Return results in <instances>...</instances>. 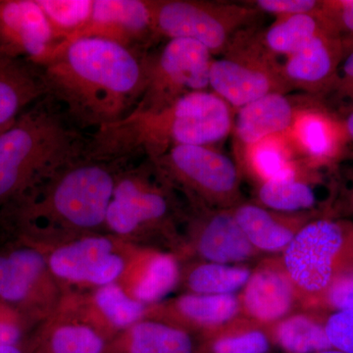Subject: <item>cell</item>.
<instances>
[{
	"label": "cell",
	"instance_id": "cell-1",
	"mask_svg": "<svg viewBox=\"0 0 353 353\" xmlns=\"http://www.w3.org/2000/svg\"><path fill=\"white\" fill-rule=\"evenodd\" d=\"M148 53L106 39L55 46L39 66L48 95L80 128L117 122L136 108L145 85Z\"/></svg>",
	"mask_w": 353,
	"mask_h": 353
},
{
	"label": "cell",
	"instance_id": "cell-2",
	"mask_svg": "<svg viewBox=\"0 0 353 353\" xmlns=\"http://www.w3.org/2000/svg\"><path fill=\"white\" fill-rule=\"evenodd\" d=\"M234 110L211 90L194 92L158 111H132L94 130L88 157L122 161L145 154L150 161L180 145H214L233 131Z\"/></svg>",
	"mask_w": 353,
	"mask_h": 353
},
{
	"label": "cell",
	"instance_id": "cell-3",
	"mask_svg": "<svg viewBox=\"0 0 353 353\" xmlns=\"http://www.w3.org/2000/svg\"><path fill=\"white\" fill-rule=\"evenodd\" d=\"M85 138L46 95L0 132V208L17 206L60 170L87 154Z\"/></svg>",
	"mask_w": 353,
	"mask_h": 353
},
{
	"label": "cell",
	"instance_id": "cell-4",
	"mask_svg": "<svg viewBox=\"0 0 353 353\" xmlns=\"http://www.w3.org/2000/svg\"><path fill=\"white\" fill-rule=\"evenodd\" d=\"M352 246L353 224L347 221L315 216L297 232L281 259L301 309L322 311L327 292Z\"/></svg>",
	"mask_w": 353,
	"mask_h": 353
},
{
	"label": "cell",
	"instance_id": "cell-5",
	"mask_svg": "<svg viewBox=\"0 0 353 353\" xmlns=\"http://www.w3.org/2000/svg\"><path fill=\"white\" fill-rule=\"evenodd\" d=\"M209 87L234 112L266 95L292 90L283 64L265 48L261 32L252 27L239 32L220 57L212 60Z\"/></svg>",
	"mask_w": 353,
	"mask_h": 353
},
{
	"label": "cell",
	"instance_id": "cell-6",
	"mask_svg": "<svg viewBox=\"0 0 353 353\" xmlns=\"http://www.w3.org/2000/svg\"><path fill=\"white\" fill-rule=\"evenodd\" d=\"M108 163L85 154L51 176L44 201L26 202L16 208L28 217L48 210L76 227L99 226L105 223L117 182Z\"/></svg>",
	"mask_w": 353,
	"mask_h": 353
},
{
	"label": "cell",
	"instance_id": "cell-7",
	"mask_svg": "<svg viewBox=\"0 0 353 353\" xmlns=\"http://www.w3.org/2000/svg\"><path fill=\"white\" fill-rule=\"evenodd\" d=\"M157 38L196 41L221 55L241 30L252 27L259 11L248 4L208 0H152Z\"/></svg>",
	"mask_w": 353,
	"mask_h": 353
},
{
	"label": "cell",
	"instance_id": "cell-8",
	"mask_svg": "<svg viewBox=\"0 0 353 353\" xmlns=\"http://www.w3.org/2000/svg\"><path fill=\"white\" fill-rule=\"evenodd\" d=\"M213 58L196 41L169 39L157 53L146 54L145 85L132 111H158L194 92H206Z\"/></svg>",
	"mask_w": 353,
	"mask_h": 353
},
{
	"label": "cell",
	"instance_id": "cell-9",
	"mask_svg": "<svg viewBox=\"0 0 353 353\" xmlns=\"http://www.w3.org/2000/svg\"><path fill=\"white\" fill-rule=\"evenodd\" d=\"M152 162L209 208L232 209L243 202L240 166L214 145L176 146Z\"/></svg>",
	"mask_w": 353,
	"mask_h": 353
},
{
	"label": "cell",
	"instance_id": "cell-10",
	"mask_svg": "<svg viewBox=\"0 0 353 353\" xmlns=\"http://www.w3.org/2000/svg\"><path fill=\"white\" fill-rule=\"evenodd\" d=\"M241 315L269 329L301 310V304L281 256L267 257L252 269L240 296Z\"/></svg>",
	"mask_w": 353,
	"mask_h": 353
},
{
	"label": "cell",
	"instance_id": "cell-11",
	"mask_svg": "<svg viewBox=\"0 0 353 353\" xmlns=\"http://www.w3.org/2000/svg\"><path fill=\"white\" fill-rule=\"evenodd\" d=\"M83 38L106 39L145 52L143 48L157 39L152 0H94L88 24L61 43Z\"/></svg>",
	"mask_w": 353,
	"mask_h": 353
},
{
	"label": "cell",
	"instance_id": "cell-12",
	"mask_svg": "<svg viewBox=\"0 0 353 353\" xmlns=\"http://www.w3.org/2000/svg\"><path fill=\"white\" fill-rule=\"evenodd\" d=\"M285 136L301 161L315 169L338 161L348 145L343 119L318 101L301 111Z\"/></svg>",
	"mask_w": 353,
	"mask_h": 353
},
{
	"label": "cell",
	"instance_id": "cell-13",
	"mask_svg": "<svg viewBox=\"0 0 353 353\" xmlns=\"http://www.w3.org/2000/svg\"><path fill=\"white\" fill-rule=\"evenodd\" d=\"M54 48L37 0H0V54L39 64Z\"/></svg>",
	"mask_w": 353,
	"mask_h": 353
},
{
	"label": "cell",
	"instance_id": "cell-14",
	"mask_svg": "<svg viewBox=\"0 0 353 353\" xmlns=\"http://www.w3.org/2000/svg\"><path fill=\"white\" fill-rule=\"evenodd\" d=\"M343 57L341 39L333 30H326L287 57L283 64L285 80L292 90L324 99L333 87Z\"/></svg>",
	"mask_w": 353,
	"mask_h": 353
},
{
	"label": "cell",
	"instance_id": "cell-15",
	"mask_svg": "<svg viewBox=\"0 0 353 353\" xmlns=\"http://www.w3.org/2000/svg\"><path fill=\"white\" fill-rule=\"evenodd\" d=\"M53 274L74 282L105 285L119 278L125 263L108 239L92 236L62 246L51 254Z\"/></svg>",
	"mask_w": 353,
	"mask_h": 353
},
{
	"label": "cell",
	"instance_id": "cell-16",
	"mask_svg": "<svg viewBox=\"0 0 353 353\" xmlns=\"http://www.w3.org/2000/svg\"><path fill=\"white\" fill-rule=\"evenodd\" d=\"M312 101H299L288 94H271L236 111L233 132L238 161L250 146L274 136L287 134L301 111Z\"/></svg>",
	"mask_w": 353,
	"mask_h": 353
},
{
	"label": "cell",
	"instance_id": "cell-17",
	"mask_svg": "<svg viewBox=\"0 0 353 353\" xmlns=\"http://www.w3.org/2000/svg\"><path fill=\"white\" fill-rule=\"evenodd\" d=\"M168 210L164 194L139 176L128 175L116 182L105 223L115 233L128 234L143 224L161 220Z\"/></svg>",
	"mask_w": 353,
	"mask_h": 353
},
{
	"label": "cell",
	"instance_id": "cell-18",
	"mask_svg": "<svg viewBox=\"0 0 353 353\" xmlns=\"http://www.w3.org/2000/svg\"><path fill=\"white\" fill-rule=\"evenodd\" d=\"M196 250L205 261L229 265H245L261 254L243 234L232 209H209L199 227Z\"/></svg>",
	"mask_w": 353,
	"mask_h": 353
},
{
	"label": "cell",
	"instance_id": "cell-19",
	"mask_svg": "<svg viewBox=\"0 0 353 353\" xmlns=\"http://www.w3.org/2000/svg\"><path fill=\"white\" fill-rule=\"evenodd\" d=\"M236 222L257 252L282 253L305 223L316 213L287 214L259 203L241 202L232 208Z\"/></svg>",
	"mask_w": 353,
	"mask_h": 353
},
{
	"label": "cell",
	"instance_id": "cell-20",
	"mask_svg": "<svg viewBox=\"0 0 353 353\" xmlns=\"http://www.w3.org/2000/svg\"><path fill=\"white\" fill-rule=\"evenodd\" d=\"M48 95L38 64L0 54V127L14 121Z\"/></svg>",
	"mask_w": 353,
	"mask_h": 353
},
{
	"label": "cell",
	"instance_id": "cell-21",
	"mask_svg": "<svg viewBox=\"0 0 353 353\" xmlns=\"http://www.w3.org/2000/svg\"><path fill=\"white\" fill-rule=\"evenodd\" d=\"M317 170L301 160L296 170L290 175L259 183V204L287 214L316 213L319 202L315 189Z\"/></svg>",
	"mask_w": 353,
	"mask_h": 353
},
{
	"label": "cell",
	"instance_id": "cell-22",
	"mask_svg": "<svg viewBox=\"0 0 353 353\" xmlns=\"http://www.w3.org/2000/svg\"><path fill=\"white\" fill-rule=\"evenodd\" d=\"M44 267L43 255L32 248L0 252V299L12 307H27L36 296Z\"/></svg>",
	"mask_w": 353,
	"mask_h": 353
},
{
	"label": "cell",
	"instance_id": "cell-23",
	"mask_svg": "<svg viewBox=\"0 0 353 353\" xmlns=\"http://www.w3.org/2000/svg\"><path fill=\"white\" fill-rule=\"evenodd\" d=\"M326 312L296 311L268 329L272 343L285 353H315L332 348L324 320Z\"/></svg>",
	"mask_w": 353,
	"mask_h": 353
},
{
	"label": "cell",
	"instance_id": "cell-24",
	"mask_svg": "<svg viewBox=\"0 0 353 353\" xmlns=\"http://www.w3.org/2000/svg\"><path fill=\"white\" fill-rule=\"evenodd\" d=\"M285 134L262 139L250 146L239 166L250 173L259 183L283 178L294 173L301 160Z\"/></svg>",
	"mask_w": 353,
	"mask_h": 353
},
{
	"label": "cell",
	"instance_id": "cell-25",
	"mask_svg": "<svg viewBox=\"0 0 353 353\" xmlns=\"http://www.w3.org/2000/svg\"><path fill=\"white\" fill-rule=\"evenodd\" d=\"M203 336L199 353H269L273 345L268 329L243 315Z\"/></svg>",
	"mask_w": 353,
	"mask_h": 353
},
{
	"label": "cell",
	"instance_id": "cell-26",
	"mask_svg": "<svg viewBox=\"0 0 353 353\" xmlns=\"http://www.w3.org/2000/svg\"><path fill=\"white\" fill-rule=\"evenodd\" d=\"M176 314L204 334L225 326L241 315L240 297L185 294L174 303Z\"/></svg>",
	"mask_w": 353,
	"mask_h": 353
},
{
	"label": "cell",
	"instance_id": "cell-27",
	"mask_svg": "<svg viewBox=\"0 0 353 353\" xmlns=\"http://www.w3.org/2000/svg\"><path fill=\"white\" fill-rule=\"evenodd\" d=\"M331 29L321 13L299 14L277 18L265 31L261 39L265 48L274 55L294 54L315 37Z\"/></svg>",
	"mask_w": 353,
	"mask_h": 353
},
{
	"label": "cell",
	"instance_id": "cell-28",
	"mask_svg": "<svg viewBox=\"0 0 353 353\" xmlns=\"http://www.w3.org/2000/svg\"><path fill=\"white\" fill-rule=\"evenodd\" d=\"M199 345L180 327L165 323L138 322L125 343L126 353H199Z\"/></svg>",
	"mask_w": 353,
	"mask_h": 353
},
{
	"label": "cell",
	"instance_id": "cell-29",
	"mask_svg": "<svg viewBox=\"0 0 353 353\" xmlns=\"http://www.w3.org/2000/svg\"><path fill=\"white\" fill-rule=\"evenodd\" d=\"M252 269L246 265L204 262L190 271L187 284L196 294L228 296L243 290Z\"/></svg>",
	"mask_w": 353,
	"mask_h": 353
},
{
	"label": "cell",
	"instance_id": "cell-30",
	"mask_svg": "<svg viewBox=\"0 0 353 353\" xmlns=\"http://www.w3.org/2000/svg\"><path fill=\"white\" fill-rule=\"evenodd\" d=\"M52 32L54 46L79 34L92 16L94 0H37Z\"/></svg>",
	"mask_w": 353,
	"mask_h": 353
},
{
	"label": "cell",
	"instance_id": "cell-31",
	"mask_svg": "<svg viewBox=\"0 0 353 353\" xmlns=\"http://www.w3.org/2000/svg\"><path fill=\"white\" fill-rule=\"evenodd\" d=\"M179 277V265L172 255H153L134 289V296L143 303L161 301L176 287Z\"/></svg>",
	"mask_w": 353,
	"mask_h": 353
},
{
	"label": "cell",
	"instance_id": "cell-32",
	"mask_svg": "<svg viewBox=\"0 0 353 353\" xmlns=\"http://www.w3.org/2000/svg\"><path fill=\"white\" fill-rule=\"evenodd\" d=\"M95 303L109 321L119 328L134 326L145 314L143 303L128 296L115 283L102 285L95 294Z\"/></svg>",
	"mask_w": 353,
	"mask_h": 353
},
{
	"label": "cell",
	"instance_id": "cell-33",
	"mask_svg": "<svg viewBox=\"0 0 353 353\" xmlns=\"http://www.w3.org/2000/svg\"><path fill=\"white\" fill-rule=\"evenodd\" d=\"M105 343L94 330L81 325L60 327L39 353H103Z\"/></svg>",
	"mask_w": 353,
	"mask_h": 353
},
{
	"label": "cell",
	"instance_id": "cell-34",
	"mask_svg": "<svg viewBox=\"0 0 353 353\" xmlns=\"http://www.w3.org/2000/svg\"><path fill=\"white\" fill-rule=\"evenodd\" d=\"M320 13L341 39L345 53L353 50V0H322Z\"/></svg>",
	"mask_w": 353,
	"mask_h": 353
},
{
	"label": "cell",
	"instance_id": "cell-35",
	"mask_svg": "<svg viewBox=\"0 0 353 353\" xmlns=\"http://www.w3.org/2000/svg\"><path fill=\"white\" fill-rule=\"evenodd\" d=\"M324 327L332 348L343 353H353V310L326 313Z\"/></svg>",
	"mask_w": 353,
	"mask_h": 353
},
{
	"label": "cell",
	"instance_id": "cell-36",
	"mask_svg": "<svg viewBox=\"0 0 353 353\" xmlns=\"http://www.w3.org/2000/svg\"><path fill=\"white\" fill-rule=\"evenodd\" d=\"M324 99H329L345 116L353 111V50L341 60L333 87Z\"/></svg>",
	"mask_w": 353,
	"mask_h": 353
},
{
	"label": "cell",
	"instance_id": "cell-37",
	"mask_svg": "<svg viewBox=\"0 0 353 353\" xmlns=\"http://www.w3.org/2000/svg\"><path fill=\"white\" fill-rule=\"evenodd\" d=\"M338 310H353V264L336 275L323 303V312Z\"/></svg>",
	"mask_w": 353,
	"mask_h": 353
},
{
	"label": "cell",
	"instance_id": "cell-38",
	"mask_svg": "<svg viewBox=\"0 0 353 353\" xmlns=\"http://www.w3.org/2000/svg\"><path fill=\"white\" fill-rule=\"evenodd\" d=\"M248 3L260 13L270 14L276 16L277 19L299 14L319 12L322 0H255Z\"/></svg>",
	"mask_w": 353,
	"mask_h": 353
},
{
	"label": "cell",
	"instance_id": "cell-39",
	"mask_svg": "<svg viewBox=\"0 0 353 353\" xmlns=\"http://www.w3.org/2000/svg\"><path fill=\"white\" fill-rule=\"evenodd\" d=\"M13 307L0 299V345L23 343L24 327Z\"/></svg>",
	"mask_w": 353,
	"mask_h": 353
},
{
	"label": "cell",
	"instance_id": "cell-40",
	"mask_svg": "<svg viewBox=\"0 0 353 353\" xmlns=\"http://www.w3.org/2000/svg\"><path fill=\"white\" fill-rule=\"evenodd\" d=\"M343 123L347 132L348 145H353V111L343 118Z\"/></svg>",
	"mask_w": 353,
	"mask_h": 353
},
{
	"label": "cell",
	"instance_id": "cell-41",
	"mask_svg": "<svg viewBox=\"0 0 353 353\" xmlns=\"http://www.w3.org/2000/svg\"><path fill=\"white\" fill-rule=\"evenodd\" d=\"M0 353H27L23 343L15 345H0Z\"/></svg>",
	"mask_w": 353,
	"mask_h": 353
},
{
	"label": "cell",
	"instance_id": "cell-42",
	"mask_svg": "<svg viewBox=\"0 0 353 353\" xmlns=\"http://www.w3.org/2000/svg\"><path fill=\"white\" fill-rule=\"evenodd\" d=\"M315 353H343L339 352V350H334V348H330V350H323V352H315Z\"/></svg>",
	"mask_w": 353,
	"mask_h": 353
},
{
	"label": "cell",
	"instance_id": "cell-43",
	"mask_svg": "<svg viewBox=\"0 0 353 353\" xmlns=\"http://www.w3.org/2000/svg\"><path fill=\"white\" fill-rule=\"evenodd\" d=\"M347 264H353V248L352 252H350V257H348Z\"/></svg>",
	"mask_w": 353,
	"mask_h": 353
},
{
	"label": "cell",
	"instance_id": "cell-44",
	"mask_svg": "<svg viewBox=\"0 0 353 353\" xmlns=\"http://www.w3.org/2000/svg\"><path fill=\"white\" fill-rule=\"evenodd\" d=\"M9 126H10V125H9ZM9 126L0 127V132H1L2 131H4V130L7 129V128H8Z\"/></svg>",
	"mask_w": 353,
	"mask_h": 353
},
{
	"label": "cell",
	"instance_id": "cell-45",
	"mask_svg": "<svg viewBox=\"0 0 353 353\" xmlns=\"http://www.w3.org/2000/svg\"><path fill=\"white\" fill-rule=\"evenodd\" d=\"M350 203H352V210H353V192L352 194V201H350Z\"/></svg>",
	"mask_w": 353,
	"mask_h": 353
}]
</instances>
